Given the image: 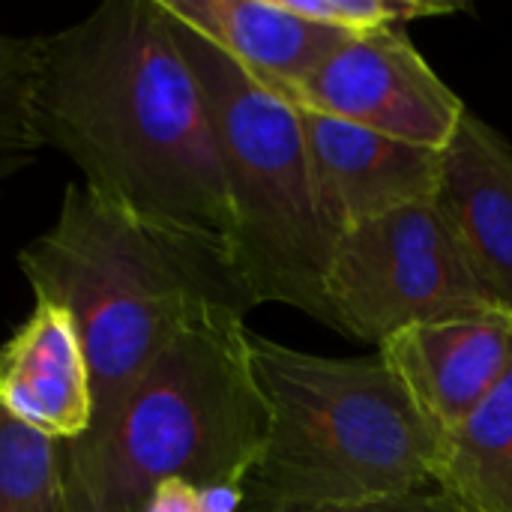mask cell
<instances>
[{"label":"cell","instance_id":"obj_1","mask_svg":"<svg viewBox=\"0 0 512 512\" xmlns=\"http://www.w3.org/2000/svg\"><path fill=\"white\" fill-rule=\"evenodd\" d=\"M33 117L99 195L231 246L219 138L159 0H108L36 36Z\"/></svg>","mask_w":512,"mask_h":512},{"label":"cell","instance_id":"obj_2","mask_svg":"<svg viewBox=\"0 0 512 512\" xmlns=\"http://www.w3.org/2000/svg\"><path fill=\"white\" fill-rule=\"evenodd\" d=\"M18 270L36 300L72 318L93 417L192 321L210 309H255L225 240L141 216L84 180L66 186L54 225L18 252Z\"/></svg>","mask_w":512,"mask_h":512},{"label":"cell","instance_id":"obj_3","mask_svg":"<svg viewBox=\"0 0 512 512\" xmlns=\"http://www.w3.org/2000/svg\"><path fill=\"white\" fill-rule=\"evenodd\" d=\"M249 333L246 315L210 309L60 444L69 512H144L168 480L246 486L270 432Z\"/></svg>","mask_w":512,"mask_h":512},{"label":"cell","instance_id":"obj_4","mask_svg":"<svg viewBox=\"0 0 512 512\" xmlns=\"http://www.w3.org/2000/svg\"><path fill=\"white\" fill-rule=\"evenodd\" d=\"M249 351L270 432L243 504H360L429 489L438 435L381 357H318L255 333Z\"/></svg>","mask_w":512,"mask_h":512},{"label":"cell","instance_id":"obj_5","mask_svg":"<svg viewBox=\"0 0 512 512\" xmlns=\"http://www.w3.org/2000/svg\"><path fill=\"white\" fill-rule=\"evenodd\" d=\"M165 15L213 117L231 204V255L255 306H294L330 327L324 279L333 240L318 213L297 108L192 24L168 9Z\"/></svg>","mask_w":512,"mask_h":512},{"label":"cell","instance_id":"obj_6","mask_svg":"<svg viewBox=\"0 0 512 512\" xmlns=\"http://www.w3.org/2000/svg\"><path fill=\"white\" fill-rule=\"evenodd\" d=\"M324 300L333 330L375 348L414 324L495 309L435 201L345 231L330 252Z\"/></svg>","mask_w":512,"mask_h":512},{"label":"cell","instance_id":"obj_7","mask_svg":"<svg viewBox=\"0 0 512 512\" xmlns=\"http://www.w3.org/2000/svg\"><path fill=\"white\" fill-rule=\"evenodd\" d=\"M282 99L429 150H444L468 111L405 30L351 33Z\"/></svg>","mask_w":512,"mask_h":512},{"label":"cell","instance_id":"obj_8","mask_svg":"<svg viewBox=\"0 0 512 512\" xmlns=\"http://www.w3.org/2000/svg\"><path fill=\"white\" fill-rule=\"evenodd\" d=\"M294 108L303 126L318 213L333 243L363 222L435 201L444 150L417 147L303 105Z\"/></svg>","mask_w":512,"mask_h":512},{"label":"cell","instance_id":"obj_9","mask_svg":"<svg viewBox=\"0 0 512 512\" xmlns=\"http://www.w3.org/2000/svg\"><path fill=\"white\" fill-rule=\"evenodd\" d=\"M378 357L441 438L465 423L510 372L512 315L483 309L414 324L390 336Z\"/></svg>","mask_w":512,"mask_h":512},{"label":"cell","instance_id":"obj_10","mask_svg":"<svg viewBox=\"0 0 512 512\" xmlns=\"http://www.w3.org/2000/svg\"><path fill=\"white\" fill-rule=\"evenodd\" d=\"M435 204L492 306L512 315V147L471 108L441 153Z\"/></svg>","mask_w":512,"mask_h":512},{"label":"cell","instance_id":"obj_11","mask_svg":"<svg viewBox=\"0 0 512 512\" xmlns=\"http://www.w3.org/2000/svg\"><path fill=\"white\" fill-rule=\"evenodd\" d=\"M0 408L69 444L93 423V384L72 318L45 300L0 345Z\"/></svg>","mask_w":512,"mask_h":512},{"label":"cell","instance_id":"obj_12","mask_svg":"<svg viewBox=\"0 0 512 512\" xmlns=\"http://www.w3.org/2000/svg\"><path fill=\"white\" fill-rule=\"evenodd\" d=\"M279 96L300 87L351 33L312 24L282 0H162Z\"/></svg>","mask_w":512,"mask_h":512},{"label":"cell","instance_id":"obj_13","mask_svg":"<svg viewBox=\"0 0 512 512\" xmlns=\"http://www.w3.org/2000/svg\"><path fill=\"white\" fill-rule=\"evenodd\" d=\"M429 489L447 512H512V366L465 423L438 438Z\"/></svg>","mask_w":512,"mask_h":512},{"label":"cell","instance_id":"obj_14","mask_svg":"<svg viewBox=\"0 0 512 512\" xmlns=\"http://www.w3.org/2000/svg\"><path fill=\"white\" fill-rule=\"evenodd\" d=\"M0 512H69L60 444L0 408Z\"/></svg>","mask_w":512,"mask_h":512},{"label":"cell","instance_id":"obj_15","mask_svg":"<svg viewBox=\"0 0 512 512\" xmlns=\"http://www.w3.org/2000/svg\"><path fill=\"white\" fill-rule=\"evenodd\" d=\"M36 57V36L21 39L0 33V189L15 174H21L42 150L33 117Z\"/></svg>","mask_w":512,"mask_h":512},{"label":"cell","instance_id":"obj_16","mask_svg":"<svg viewBox=\"0 0 512 512\" xmlns=\"http://www.w3.org/2000/svg\"><path fill=\"white\" fill-rule=\"evenodd\" d=\"M282 6L312 24H324L342 33L405 30L411 21L468 9V3L450 0H282Z\"/></svg>","mask_w":512,"mask_h":512},{"label":"cell","instance_id":"obj_17","mask_svg":"<svg viewBox=\"0 0 512 512\" xmlns=\"http://www.w3.org/2000/svg\"><path fill=\"white\" fill-rule=\"evenodd\" d=\"M240 512H447V507L432 489H420V492L372 498L360 504H321V507H249L243 504Z\"/></svg>","mask_w":512,"mask_h":512},{"label":"cell","instance_id":"obj_18","mask_svg":"<svg viewBox=\"0 0 512 512\" xmlns=\"http://www.w3.org/2000/svg\"><path fill=\"white\" fill-rule=\"evenodd\" d=\"M144 512H201V489L183 480H168L150 492Z\"/></svg>","mask_w":512,"mask_h":512}]
</instances>
